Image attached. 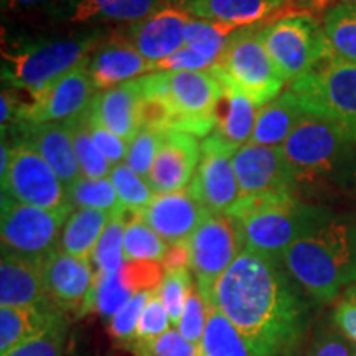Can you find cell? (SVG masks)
Wrapping results in <instances>:
<instances>
[{"mask_svg": "<svg viewBox=\"0 0 356 356\" xmlns=\"http://www.w3.org/2000/svg\"><path fill=\"white\" fill-rule=\"evenodd\" d=\"M17 136L15 144H24L40 154L44 162L53 168L66 190L81 178L76 152L68 122H26L12 124Z\"/></svg>", "mask_w": 356, "mask_h": 356, "instance_id": "obj_18", "label": "cell"}, {"mask_svg": "<svg viewBox=\"0 0 356 356\" xmlns=\"http://www.w3.org/2000/svg\"><path fill=\"white\" fill-rule=\"evenodd\" d=\"M328 0H180L195 19L243 26L273 22L286 15L322 10Z\"/></svg>", "mask_w": 356, "mask_h": 356, "instance_id": "obj_15", "label": "cell"}, {"mask_svg": "<svg viewBox=\"0 0 356 356\" xmlns=\"http://www.w3.org/2000/svg\"><path fill=\"white\" fill-rule=\"evenodd\" d=\"M170 317H168L165 307H163L162 300L157 296V291H155L154 296L150 297V300L147 302L144 312H142L139 323H137V330L134 333L131 341L154 340V338L163 335V333L170 330ZM131 341H127V343H131Z\"/></svg>", "mask_w": 356, "mask_h": 356, "instance_id": "obj_45", "label": "cell"}, {"mask_svg": "<svg viewBox=\"0 0 356 356\" xmlns=\"http://www.w3.org/2000/svg\"><path fill=\"white\" fill-rule=\"evenodd\" d=\"M202 356H207V355H204V353H203V355H202Z\"/></svg>", "mask_w": 356, "mask_h": 356, "instance_id": "obj_54", "label": "cell"}, {"mask_svg": "<svg viewBox=\"0 0 356 356\" xmlns=\"http://www.w3.org/2000/svg\"><path fill=\"white\" fill-rule=\"evenodd\" d=\"M102 40L101 30H91L74 37L37 40L15 53L3 51V83L29 95L37 92L83 63Z\"/></svg>", "mask_w": 356, "mask_h": 356, "instance_id": "obj_6", "label": "cell"}, {"mask_svg": "<svg viewBox=\"0 0 356 356\" xmlns=\"http://www.w3.org/2000/svg\"><path fill=\"white\" fill-rule=\"evenodd\" d=\"M71 139H73L74 152L81 168V175L88 178H108L113 172V163L109 162L92 140L88 127V109L84 113L66 119Z\"/></svg>", "mask_w": 356, "mask_h": 356, "instance_id": "obj_33", "label": "cell"}, {"mask_svg": "<svg viewBox=\"0 0 356 356\" xmlns=\"http://www.w3.org/2000/svg\"><path fill=\"white\" fill-rule=\"evenodd\" d=\"M261 37L284 83H293L327 60L323 25L315 15L280 17L262 26Z\"/></svg>", "mask_w": 356, "mask_h": 356, "instance_id": "obj_9", "label": "cell"}, {"mask_svg": "<svg viewBox=\"0 0 356 356\" xmlns=\"http://www.w3.org/2000/svg\"><path fill=\"white\" fill-rule=\"evenodd\" d=\"M43 282L48 300L60 310L83 314L95 289L91 259L56 251L43 262Z\"/></svg>", "mask_w": 356, "mask_h": 356, "instance_id": "obj_19", "label": "cell"}, {"mask_svg": "<svg viewBox=\"0 0 356 356\" xmlns=\"http://www.w3.org/2000/svg\"><path fill=\"white\" fill-rule=\"evenodd\" d=\"M63 320L53 304L43 307H0V355L19 346Z\"/></svg>", "mask_w": 356, "mask_h": 356, "instance_id": "obj_28", "label": "cell"}, {"mask_svg": "<svg viewBox=\"0 0 356 356\" xmlns=\"http://www.w3.org/2000/svg\"><path fill=\"white\" fill-rule=\"evenodd\" d=\"M226 215L236 222L243 251L277 259L335 216L330 208L293 195L241 197Z\"/></svg>", "mask_w": 356, "mask_h": 356, "instance_id": "obj_3", "label": "cell"}, {"mask_svg": "<svg viewBox=\"0 0 356 356\" xmlns=\"http://www.w3.org/2000/svg\"><path fill=\"white\" fill-rule=\"evenodd\" d=\"M88 127L91 132L92 140L97 145V149L101 150V154L109 160L111 163L118 165V163L126 162L127 152H129V142L121 139L119 136H115L113 131H109L108 127L102 126L101 122H97L89 113L88 108Z\"/></svg>", "mask_w": 356, "mask_h": 356, "instance_id": "obj_47", "label": "cell"}, {"mask_svg": "<svg viewBox=\"0 0 356 356\" xmlns=\"http://www.w3.org/2000/svg\"><path fill=\"white\" fill-rule=\"evenodd\" d=\"M86 61L92 83L99 92L157 71L155 63L145 60L118 32L102 40Z\"/></svg>", "mask_w": 356, "mask_h": 356, "instance_id": "obj_22", "label": "cell"}, {"mask_svg": "<svg viewBox=\"0 0 356 356\" xmlns=\"http://www.w3.org/2000/svg\"><path fill=\"white\" fill-rule=\"evenodd\" d=\"M333 322L343 337L356 346V302L345 299L335 309Z\"/></svg>", "mask_w": 356, "mask_h": 356, "instance_id": "obj_50", "label": "cell"}, {"mask_svg": "<svg viewBox=\"0 0 356 356\" xmlns=\"http://www.w3.org/2000/svg\"><path fill=\"white\" fill-rule=\"evenodd\" d=\"M144 92L159 96L172 114L170 131L208 137L216 126L222 86L210 70L155 71L142 76Z\"/></svg>", "mask_w": 356, "mask_h": 356, "instance_id": "obj_5", "label": "cell"}, {"mask_svg": "<svg viewBox=\"0 0 356 356\" xmlns=\"http://www.w3.org/2000/svg\"><path fill=\"white\" fill-rule=\"evenodd\" d=\"M121 273L127 286L139 293L144 291H157L165 275V267L162 262L126 261L121 267Z\"/></svg>", "mask_w": 356, "mask_h": 356, "instance_id": "obj_46", "label": "cell"}, {"mask_svg": "<svg viewBox=\"0 0 356 356\" xmlns=\"http://www.w3.org/2000/svg\"><path fill=\"white\" fill-rule=\"evenodd\" d=\"M109 178L118 191L124 210L140 213L155 197V191L150 188L149 181L134 172L126 162L114 165Z\"/></svg>", "mask_w": 356, "mask_h": 356, "instance_id": "obj_38", "label": "cell"}, {"mask_svg": "<svg viewBox=\"0 0 356 356\" xmlns=\"http://www.w3.org/2000/svg\"><path fill=\"white\" fill-rule=\"evenodd\" d=\"M282 259L243 251L218 279L215 304L254 353L292 356L309 327V305Z\"/></svg>", "mask_w": 356, "mask_h": 356, "instance_id": "obj_1", "label": "cell"}, {"mask_svg": "<svg viewBox=\"0 0 356 356\" xmlns=\"http://www.w3.org/2000/svg\"><path fill=\"white\" fill-rule=\"evenodd\" d=\"M43 282V262L2 254L0 307L50 305Z\"/></svg>", "mask_w": 356, "mask_h": 356, "instance_id": "obj_25", "label": "cell"}, {"mask_svg": "<svg viewBox=\"0 0 356 356\" xmlns=\"http://www.w3.org/2000/svg\"><path fill=\"white\" fill-rule=\"evenodd\" d=\"M61 2V0H2L3 10H24V8H35V7H43L50 6V3Z\"/></svg>", "mask_w": 356, "mask_h": 356, "instance_id": "obj_52", "label": "cell"}, {"mask_svg": "<svg viewBox=\"0 0 356 356\" xmlns=\"http://www.w3.org/2000/svg\"><path fill=\"white\" fill-rule=\"evenodd\" d=\"M168 246L155 231L147 226L140 213L129 211L126 233H124V257L126 261L162 262Z\"/></svg>", "mask_w": 356, "mask_h": 356, "instance_id": "obj_34", "label": "cell"}, {"mask_svg": "<svg viewBox=\"0 0 356 356\" xmlns=\"http://www.w3.org/2000/svg\"><path fill=\"white\" fill-rule=\"evenodd\" d=\"M127 226V210L122 215L111 218L104 233L96 244L92 252V262L96 264L97 274H114L126 262L124 257V233Z\"/></svg>", "mask_w": 356, "mask_h": 356, "instance_id": "obj_37", "label": "cell"}, {"mask_svg": "<svg viewBox=\"0 0 356 356\" xmlns=\"http://www.w3.org/2000/svg\"><path fill=\"white\" fill-rule=\"evenodd\" d=\"M284 267L315 300L330 302L356 282V211L333 216L284 252Z\"/></svg>", "mask_w": 356, "mask_h": 356, "instance_id": "obj_4", "label": "cell"}, {"mask_svg": "<svg viewBox=\"0 0 356 356\" xmlns=\"http://www.w3.org/2000/svg\"><path fill=\"white\" fill-rule=\"evenodd\" d=\"M111 218L113 216L104 211L74 208L66 220L58 251L81 259H91Z\"/></svg>", "mask_w": 356, "mask_h": 356, "instance_id": "obj_29", "label": "cell"}, {"mask_svg": "<svg viewBox=\"0 0 356 356\" xmlns=\"http://www.w3.org/2000/svg\"><path fill=\"white\" fill-rule=\"evenodd\" d=\"M236 150L215 134L202 140V159L186 188L210 213H226L241 198L233 157Z\"/></svg>", "mask_w": 356, "mask_h": 356, "instance_id": "obj_14", "label": "cell"}, {"mask_svg": "<svg viewBox=\"0 0 356 356\" xmlns=\"http://www.w3.org/2000/svg\"><path fill=\"white\" fill-rule=\"evenodd\" d=\"M68 200L73 208H88L109 213L111 216L122 215L124 207L118 197L111 178L81 177L68 188Z\"/></svg>", "mask_w": 356, "mask_h": 356, "instance_id": "obj_32", "label": "cell"}, {"mask_svg": "<svg viewBox=\"0 0 356 356\" xmlns=\"http://www.w3.org/2000/svg\"><path fill=\"white\" fill-rule=\"evenodd\" d=\"M163 132L150 131V129H140L136 137L129 142V152L126 163L134 172L139 173L145 180L150 175L155 159H157L160 144H162Z\"/></svg>", "mask_w": 356, "mask_h": 356, "instance_id": "obj_41", "label": "cell"}, {"mask_svg": "<svg viewBox=\"0 0 356 356\" xmlns=\"http://www.w3.org/2000/svg\"><path fill=\"white\" fill-rule=\"evenodd\" d=\"M211 66L213 63L210 60L184 47L172 56L157 63V71H207Z\"/></svg>", "mask_w": 356, "mask_h": 356, "instance_id": "obj_49", "label": "cell"}, {"mask_svg": "<svg viewBox=\"0 0 356 356\" xmlns=\"http://www.w3.org/2000/svg\"><path fill=\"white\" fill-rule=\"evenodd\" d=\"M191 19L193 17L184 7L172 3L137 24L126 25L118 33L157 66L185 47L186 26Z\"/></svg>", "mask_w": 356, "mask_h": 356, "instance_id": "obj_16", "label": "cell"}, {"mask_svg": "<svg viewBox=\"0 0 356 356\" xmlns=\"http://www.w3.org/2000/svg\"><path fill=\"white\" fill-rule=\"evenodd\" d=\"M307 114L309 113L302 108L299 99L287 89L275 99L261 106L249 142L273 147L282 145Z\"/></svg>", "mask_w": 356, "mask_h": 356, "instance_id": "obj_27", "label": "cell"}, {"mask_svg": "<svg viewBox=\"0 0 356 356\" xmlns=\"http://www.w3.org/2000/svg\"><path fill=\"white\" fill-rule=\"evenodd\" d=\"M307 356H356V348L330 327H323L314 337Z\"/></svg>", "mask_w": 356, "mask_h": 356, "instance_id": "obj_48", "label": "cell"}, {"mask_svg": "<svg viewBox=\"0 0 356 356\" xmlns=\"http://www.w3.org/2000/svg\"><path fill=\"white\" fill-rule=\"evenodd\" d=\"M208 323V302L198 291L193 287L186 297L184 314L178 322L177 330L184 335L191 343L202 345L204 330Z\"/></svg>", "mask_w": 356, "mask_h": 356, "instance_id": "obj_43", "label": "cell"}, {"mask_svg": "<svg viewBox=\"0 0 356 356\" xmlns=\"http://www.w3.org/2000/svg\"><path fill=\"white\" fill-rule=\"evenodd\" d=\"M2 195L43 210L73 208L63 181L38 152L24 144L12 145L10 165L7 175L2 178Z\"/></svg>", "mask_w": 356, "mask_h": 356, "instance_id": "obj_12", "label": "cell"}, {"mask_svg": "<svg viewBox=\"0 0 356 356\" xmlns=\"http://www.w3.org/2000/svg\"><path fill=\"white\" fill-rule=\"evenodd\" d=\"M134 296L136 292L127 286L121 269L114 274H96L95 289L84 312L95 309L102 317L113 318Z\"/></svg>", "mask_w": 356, "mask_h": 356, "instance_id": "obj_36", "label": "cell"}, {"mask_svg": "<svg viewBox=\"0 0 356 356\" xmlns=\"http://www.w3.org/2000/svg\"><path fill=\"white\" fill-rule=\"evenodd\" d=\"M73 210L74 208L58 211L43 210L2 195V254L44 262L58 251L66 220Z\"/></svg>", "mask_w": 356, "mask_h": 356, "instance_id": "obj_10", "label": "cell"}, {"mask_svg": "<svg viewBox=\"0 0 356 356\" xmlns=\"http://www.w3.org/2000/svg\"><path fill=\"white\" fill-rule=\"evenodd\" d=\"M233 165L241 197L293 195L291 173L280 145L273 147L248 142L236 150Z\"/></svg>", "mask_w": 356, "mask_h": 356, "instance_id": "obj_17", "label": "cell"}, {"mask_svg": "<svg viewBox=\"0 0 356 356\" xmlns=\"http://www.w3.org/2000/svg\"><path fill=\"white\" fill-rule=\"evenodd\" d=\"M190 269L204 299L211 296L218 279L243 252L236 222L226 213H211L186 239Z\"/></svg>", "mask_w": 356, "mask_h": 356, "instance_id": "obj_11", "label": "cell"}, {"mask_svg": "<svg viewBox=\"0 0 356 356\" xmlns=\"http://www.w3.org/2000/svg\"><path fill=\"white\" fill-rule=\"evenodd\" d=\"M66 325L65 320L51 325L2 356H63Z\"/></svg>", "mask_w": 356, "mask_h": 356, "instance_id": "obj_42", "label": "cell"}, {"mask_svg": "<svg viewBox=\"0 0 356 356\" xmlns=\"http://www.w3.org/2000/svg\"><path fill=\"white\" fill-rule=\"evenodd\" d=\"M266 24L269 22L236 30L220 61L210 68L218 81L246 95L259 108L275 99L286 84L262 42L261 30Z\"/></svg>", "mask_w": 356, "mask_h": 356, "instance_id": "obj_7", "label": "cell"}, {"mask_svg": "<svg viewBox=\"0 0 356 356\" xmlns=\"http://www.w3.org/2000/svg\"><path fill=\"white\" fill-rule=\"evenodd\" d=\"M172 3L180 6V0H61L53 7L60 19L71 24L118 22L132 25Z\"/></svg>", "mask_w": 356, "mask_h": 356, "instance_id": "obj_23", "label": "cell"}, {"mask_svg": "<svg viewBox=\"0 0 356 356\" xmlns=\"http://www.w3.org/2000/svg\"><path fill=\"white\" fill-rule=\"evenodd\" d=\"M236 30L239 29L234 25L195 19L193 17L186 26L185 47L210 60L213 65H216L225 53L226 47H228L231 35Z\"/></svg>", "mask_w": 356, "mask_h": 356, "instance_id": "obj_35", "label": "cell"}, {"mask_svg": "<svg viewBox=\"0 0 356 356\" xmlns=\"http://www.w3.org/2000/svg\"><path fill=\"white\" fill-rule=\"evenodd\" d=\"M86 60L43 89L32 92L30 101L20 102L17 122H61L84 113L99 92L89 74Z\"/></svg>", "mask_w": 356, "mask_h": 356, "instance_id": "obj_13", "label": "cell"}, {"mask_svg": "<svg viewBox=\"0 0 356 356\" xmlns=\"http://www.w3.org/2000/svg\"><path fill=\"white\" fill-rule=\"evenodd\" d=\"M126 348L134 356H202V345L191 343L175 328L149 341H131Z\"/></svg>", "mask_w": 356, "mask_h": 356, "instance_id": "obj_40", "label": "cell"}, {"mask_svg": "<svg viewBox=\"0 0 356 356\" xmlns=\"http://www.w3.org/2000/svg\"><path fill=\"white\" fill-rule=\"evenodd\" d=\"M327 60L356 65V3H337L323 17Z\"/></svg>", "mask_w": 356, "mask_h": 356, "instance_id": "obj_30", "label": "cell"}, {"mask_svg": "<svg viewBox=\"0 0 356 356\" xmlns=\"http://www.w3.org/2000/svg\"><path fill=\"white\" fill-rule=\"evenodd\" d=\"M202 159L198 137L180 131H165L150 175V188L157 193L180 191L190 185Z\"/></svg>", "mask_w": 356, "mask_h": 356, "instance_id": "obj_20", "label": "cell"}, {"mask_svg": "<svg viewBox=\"0 0 356 356\" xmlns=\"http://www.w3.org/2000/svg\"><path fill=\"white\" fill-rule=\"evenodd\" d=\"M280 149L297 198L356 186V140L330 119L309 113Z\"/></svg>", "mask_w": 356, "mask_h": 356, "instance_id": "obj_2", "label": "cell"}, {"mask_svg": "<svg viewBox=\"0 0 356 356\" xmlns=\"http://www.w3.org/2000/svg\"><path fill=\"white\" fill-rule=\"evenodd\" d=\"M142 97H144L142 78L132 79L121 86L97 92L89 106V113L115 136L131 142L140 131Z\"/></svg>", "mask_w": 356, "mask_h": 356, "instance_id": "obj_24", "label": "cell"}, {"mask_svg": "<svg viewBox=\"0 0 356 356\" xmlns=\"http://www.w3.org/2000/svg\"><path fill=\"white\" fill-rule=\"evenodd\" d=\"M165 270L170 269H184V267H188L190 269V249H188V243L181 241V243H175L168 246V251L165 257L162 261Z\"/></svg>", "mask_w": 356, "mask_h": 356, "instance_id": "obj_51", "label": "cell"}, {"mask_svg": "<svg viewBox=\"0 0 356 356\" xmlns=\"http://www.w3.org/2000/svg\"><path fill=\"white\" fill-rule=\"evenodd\" d=\"M208 302V323L202 340V350L207 356H261L251 350L241 333L222 315V312Z\"/></svg>", "mask_w": 356, "mask_h": 356, "instance_id": "obj_31", "label": "cell"}, {"mask_svg": "<svg viewBox=\"0 0 356 356\" xmlns=\"http://www.w3.org/2000/svg\"><path fill=\"white\" fill-rule=\"evenodd\" d=\"M289 91L307 113L330 119L356 140V65L323 60Z\"/></svg>", "mask_w": 356, "mask_h": 356, "instance_id": "obj_8", "label": "cell"}, {"mask_svg": "<svg viewBox=\"0 0 356 356\" xmlns=\"http://www.w3.org/2000/svg\"><path fill=\"white\" fill-rule=\"evenodd\" d=\"M155 293V291H144L136 293L126 305L122 307L113 318L109 320V333L118 341H127L132 340L134 333L137 330V323H139L142 312H144L147 302L150 300Z\"/></svg>", "mask_w": 356, "mask_h": 356, "instance_id": "obj_44", "label": "cell"}, {"mask_svg": "<svg viewBox=\"0 0 356 356\" xmlns=\"http://www.w3.org/2000/svg\"><path fill=\"white\" fill-rule=\"evenodd\" d=\"M221 86L222 95L216 108V126L211 134L231 149L238 150L251 140L259 106L234 88L225 84Z\"/></svg>", "mask_w": 356, "mask_h": 356, "instance_id": "obj_26", "label": "cell"}, {"mask_svg": "<svg viewBox=\"0 0 356 356\" xmlns=\"http://www.w3.org/2000/svg\"><path fill=\"white\" fill-rule=\"evenodd\" d=\"M211 215L188 188L172 193H157L144 210L142 220L167 244L186 241L204 218Z\"/></svg>", "mask_w": 356, "mask_h": 356, "instance_id": "obj_21", "label": "cell"}, {"mask_svg": "<svg viewBox=\"0 0 356 356\" xmlns=\"http://www.w3.org/2000/svg\"><path fill=\"white\" fill-rule=\"evenodd\" d=\"M191 289H193V282H191L188 267L165 270L162 284L157 289L159 299L162 300L168 317H170V322L175 328L178 327L181 314H184L186 297H188Z\"/></svg>", "mask_w": 356, "mask_h": 356, "instance_id": "obj_39", "label": "cell"}, {"mask_svg": "<svg viewBox=\"0 0 356 356\" xmlns=\"http://www.w3.org/2000/svg\"><path fill=\"white\" fill-rule=\"evenodd\" d=\"M338 3H356V0H337Z\"/></svg>", "mask_w": 356, "mask_h": 356, "instance_id": "obj_53", "label": "cell"}]
</instances>
